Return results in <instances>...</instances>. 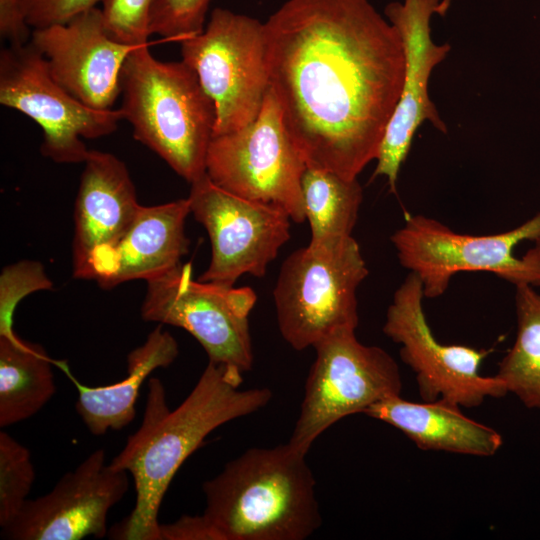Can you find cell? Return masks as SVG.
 Instances as JSON below:
<instances>
[{"instance_id":"1","label":"cell","mask_w":540,"mask_h":540,"mask_svg":"<svg viewBox=\"0 0 540 540\" xmlns=\"http://www.w3.org/2000/svg\"><path fill=\"white\" fill-rule=\"evenodd\" d=\"M264 32L270 89L307 166L357 179L401 94L398 31L368 0H288Z\"/></svg>"},{"instance_id":"2","label":"cell","mask_w":540,"mask_h":540,"mask_svg":"<svg viewBox=\"0 0 540 540\" xmlns=\"http://www.w3.org/2000/svg\"><path fill=\"white\" fill-rule=\"evenodd\" d=\"M243 372L208 362L188 396L170 410L166 390L150 378L140 427L110 462L133 477L136 501L130 514L108 532L117 540H160L159 509L185 460L216 428L264 408L266 387L241 389Z\"/></svg>"},{"instance_id":"3","label":"cell","mask_w":540,"mask_h":540,"mask_svg":"<svg viewBox=\"0 0 540 540\" xmlns=\"http://www.w3.org/2000/svg\"><path fill=\"white\" fill-rule=\"evenodd\" d=\"M305 453L254 447L203 483V515L221 540H305L322 524Z\"/></svg>"},{"instance_id":"4","label":"cell","mask_w":540,"mask_h":540,"mask_svg":"<svg viewBox=\"0 0 540 540\" xmlns=\"http://www.w3.org/2000/svg\"><path fill=\"white\" fill-rule=\"evenodd\" d=\"M120 87L119 109L134 138L188 183L202 178L216 111L194 70L160 61L143 45L127 57Z\"/></svg>"},{"instance_id":"5","label":"cell","mask_w":540,"mask_h":540,"mask_svg":"<svg viewBox=\"0 0 540 540\" xmlns=\"http://www.w3.org/2000/svg\"><path fill=\"white\" fill-rule=\"evenodd\" d=\"M368 268L352 237L299 248L282 263L273 290L279 331L295 350L358 327L357 290Z\"/></svg>"},{"instance_id":"6","label":"cell","mask_w":540,"mask_h":540,"mask_svg":"<svg viewBox=\"0 0 540 540\" xmlns=\"http://www.w3.org/2000/svg\"><path fill=\"white\" fill-rule=\"evenodd\" d=\"M180 44L182 61L194 70L214 104L213 136L252 122L270 90L264 23L215 8L202 32Z\"/></svg>"},{"instance_id":"7","label":"cell","mask_w":540,"mask_h":540,"mask_svg":"<svg viewBox=\"0 0 540 540\" xmlns=\"http://www.w3.org/2000/svg\"><path fill=\"white\" fill-rule=\"evenodd\" d=\"M355 329H340L317 342L300 413L288 443L307 454L313 442L339 420L388 397L401 395L394 358L361 343Z\"/></svg>"},{"instance_id":"8","label":"cell","mask_w":540,"mask_h":540,"mask_svg":"<svg viewBox=\"0 0 540 540\" xmlns=\"http://www.w3.org/2000/svg\"><path fill=\"white\" fill-rule=\"evenodd\" d=\"M540 237V212L521 225L490 235L458 233L425 215H407L390 240L400 264L422 283L425 298L442 296L460 272H490L516 286H540V267L516 257L521 242Z\"/></svg>"},{"instance_id":"9","label":"cell","mask_w":540,"mask_h":540,"mask_svg":"<svg viewBox=\"0 0 540 540\" xmlns=\"http://www.w3.org/2000/svg\"><path fill=\"white\" fill-rule=\"evenodd\" d=\"M306 167L271 89L252 122L213 136L206 157V175L215 185L245 199L276 205L297 224L306 220L301 190Z\"/></svg>"},{"instance_id":"10","label":"cell","mask_w":540,"mask_h":540,"mask_svg":"<svg viewBox=\"0 0 540 540\" xmlns=\"http://www.w3.org/2000/svg\"><path fill=\"white\" fill-rule=\"evenodd\" d=\"M146 283L140 309L143 320L186 330L210 362L234 366L243 373L252 369L248 318L257 301L252 288L194 280L191 264H181Z\"/></svg>"},{"instance_id":"11","label":"cell","mask_w":540,"mask_h":540,"mask_svg":"<svg viewBox=\"0 0 540 540\" xmlns=\"http://www.w3.org/2000/svg\"><path fill=\"white\" fill-rule=\"evenodd\" d=\"M0 103L33 119L43 132L42 155L61 164L83 163L90 151L83 138L107 136L123 120L119 108L93 109L72 96L31 42L1 51Z\"/></svg>"},{"instance_id":"12","label":"cell","mask_w":540,"mask_h":540,"mask_svg":"<svg viewBox=\"0 0 540 540\" xmlns=\"http://www.w3.org/2000/svg\"><path fill=\"white\" fill-rule=\"evenodd\" d=\"M422 283L409 272L393 295L383 325L384 334L400 345V357L415 374L423 401L444 399L464 408L508 392L496 376H484L480 367L488 355L465 345L439 342L428 325Z\"/></svg>"},{"instance_id":"13","label":"cell","mask_w":540,"mask_h":540,"mask_svg":"<svg viewBox=\"0 0 540 540\" xmlns=\"http://www.w3.org/2000/svg\"><path fill=\"white\" fill-rule=\"evenodd\" d=\"M188 199L211 244L202 282L232 287L244 274L262 278L290 239L292 220L284 209L229 193L206 174L191 184Z\"/></svg>"},{"instance_id":"14","label":"cell","mask_w":540,"mask_h":540,"mask_svg":"<svg viewBox=\"0 0 540 540\" xmlns=\"http://www.w3.org/2000/svg\"><path fill=\"white\" fill-rule=\"evenodd\" d=\"M447 5V0H403L385 7L387 20L402 40L405 69L401 94L385 130L373 177L384 176L392 192H396L401 166L422 123L429 121L447 133L428 91L433 69L451 48L448 43H435L430 27L432 15L446 11Z\"/></svg>"},{"instance_id":"15","label":"cell","mask_w":540,"mask_h":540,"mask_svg":"<svg viewBox=\"0 0 540 540\" xmlns=\"http://www.w3.org/2000/svg\"><path fill=\"white\" fill-rule=\"evenodd\" d=\"M128 488V473L106 464L105 451L97 449L65 473L50 492L28 499L14 519L1 528V538H103L108 534V513Z\"/></svg>"},{"instance_id":"16","label":"cell","mask_w":540,"mask_h":540,"mask_svg":"<svg viewBox=\"0 0 540 540\" xmlns=\"http://www.w3.org/2000/svg\"><path fill=\"white\" fill-rule=\"evenodd\" d=\"M30 42L45 58L53 79L97 110L114 109L123 65L138 48L116 41L97 7L67 23L33 29Z\"/></svg>"},{"instance_id":"17","label":"cell","mask_w":540,"mask_h":540,"mask_svg":"<svg viewBox=\"0 0 540 540\" xmlns=\"http://www.w3.org/2000/svg\"><path fill=\"white\" fill-rule=\"evenodd\" d=\"M189 214L188 197L159 205H140L122 235L92 254L90 279L110 289L132 280L148 281L178 267L189 252L190 242L185 234Z\"/></svg>"},{"instance_id":"18","label":"cell","mask_w":540,"mask_h":540,"mask_svg":"<svg viewBox=\"0 0 540 540\" xmlns=\"http://www.w3.org/2000/svg\"><path fill=\"white\" fill-rule=\"evenodd\" d=\"M83 163L74 206L72 262L75 278L90 279L92 254L122 235L140 204L129 171L118 157L90 150Z\"/></svg>"},{"instance_id":"19","label":"cell","mask_w":540,"mask_h":540,"mask_svg":"<svg viewBox=\"0 0 540 540\" xmlns=\"http://www.w3.org/2000/svg\"><path fill=\"white\" fill-rule=\"evenodd\" d=\"M363 414L395 427L422 450L489 457L503 443L496 430L467 417L461 406L444 399L412 402L396 395L373 404Z\"/></svg>"},{"instance_id":"20","label":"cell","mask_w":540,"mask_h":540,"mask_svg":"<svg viewBox=\"0 0 540 540\" xmlns=\"http://www.w3.org/2000/svg\"><path fill=\"white\" fill-rule=\"evenodd\" d=\"M178 354L176 339L160 324L128 354V375L117 383L89 387L71 377L65 367L78 391L75 410L89 432L100 436L128 426L135 418V404L144 381L154 370L171 365Z\"/></svg>"},{"instance_id":"21","label":"cell","mask_w":540,"mask_h":540,"mask_svg":"<svg viewBox=\"0 0 540 540\" xmlns=\"http://www.w3.org/2000/svg\"><path fill=\"white\" fill-rule=\"evenodd\" d=\"M55 393L53 360L45 349L14 331L0 334V426L32 417Z\"/></svg>"},{"instance_id":"22","label":"cell","mask_w":540,"mask_h":540,"mask_svg":"<svg viewBox=\"0 0 540 540\" xmlns=\"http://www.w3.org/2000/svg\"><path fill=\"white\" fill-rule=\"evenodd\" d=\"M306 220L317 244L352 236L363 200L358 179H347L323 168L307 166L301 180Z\"/></svg>"},{"instance_id":"23","label":"cell","mask_w":540,"mask_h":540,"mask_svg":"<svg viewBox=\"0 0 540 540\" xmlns=\"http://www.w3.org/2000/svg\"><path fill=\"white\" fill-rule=\"evenodd\" d=\"M515 308L516 338L495 375L525 407L540 410V293L516 286Z\"/></svg>"},{"instance_id":"24","label":"cell","mask_w":540,"mask_h":540,"mask_svg":"<svg viewBox=\"0 0 540 540\" xmlns=\"http://www.w3.org/2000/svg\"><path fill=\"white\" fill-rule=\"evenodd\" d=\"M35 481L31 453L7 432H0V526L8 525L28 500Z\"/></svg>"},{"instance_id":"25","label":"cell","mask_w":540,"mask_h":540,"mask_svg":"<svg viewBox=\"0 0 540 540\" xmlns=\"http://www.w3.org/2000/svg\"><path fill=\"white\" fill-rule=\"evenodd\" d=\"M53 288L38 261H20L5 267L0 276V334L13 332V313L26 295Z\"/></svg>"},{"instance_id":"26","label":"cell","mask_w":540,"mask_h":540,"mask_svg":"<svg viewBox=\"0 0 540 540\" xmlns=\"http://www.w3.org/2000/svg\"><path fill=\"white\" fill-rule=\"evenodd\" d=\"M211 1L157 0L151 15V35L181 41L201 33Z\"/></svg>"},{"instance_id":"27","label":"cell","mask_w":540,"mask_h":540,"mask_svg":"<svg viewBox=\"0 0 540 540\" xmlns=\"http://www.w3.org/2000/svg\"><path fill=\"white\" fill-rule=\"evenodd\" d=\"M157 0H103L102 14L109 34L130 46L147 45Z\"/></svg>"},{"instance_id":"28","label":"cell","mask_w":540,"mask_h":540,"mask_svg":"<svg viewBox=\"0 0 540 540\" xmlns=\"http://www.w3.org/2000/svg\"><path fill=\"white\" fill-rule=\"evenodd\" d=\"M100 2L103 0H25L27 22L33 29L64 24Z\"/></svg>"},{"instance_id":"29","label":"cell","mask_w":540,"mask_h":540,"mask_svg":"<svg viewBox=\"0 0 540 540\" xmlns=\"http://www.w3.org/2000/svg\"><path fill=\"white\" fill-rule=\"evenodd\" d=\"M30 26L27 22L25 0H0V36L9 45L28 43Z\"/></svg>"},{"instance_id":"30","label":"cell","mask_w":540,"mask_h":540,"mask_svg":"<svg viewBox=\"0 0 540 540\" xmlns=\"http://www.w3.org/2000/svg\"><path fill=\"white\" fill-rule=\"evenodd\" d=\"M160 540H221L205 516L183 515L169 524H160Z\"/></svg>"},{"instance_id":"31","label":"cell","mask_w":540,"mask_h":540,"mask_svg":"<svg viewBox=\"0 0 540 540\" xmlns=\"http://www.w3.org/2000/svg\"><path fill=\"white\" fill-rule=\"evenodd\" d=\"M534 242L535 245L527 250L522 257L540 267V237Z\"/></svg>"}]
</instances>
